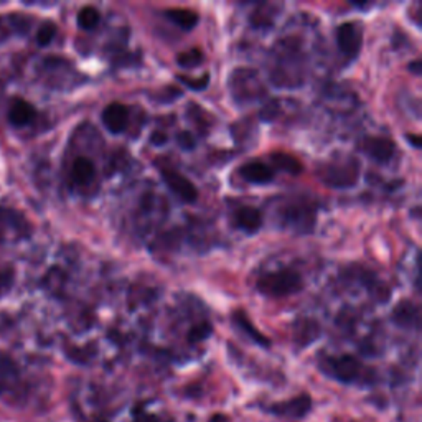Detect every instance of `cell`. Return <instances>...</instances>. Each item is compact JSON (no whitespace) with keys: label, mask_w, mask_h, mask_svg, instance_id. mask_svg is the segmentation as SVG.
I'll use <instances>...</instances> for the list:
<instances>
[{"label":"cell","mask_w":422,"mask_h":422,"mask_svg":"<svg viewBox=\"0 0 422 422\" xmlns=\"http://www.w3.org/2000/svg\"><path fill=\"white\" fill-rule=\"evenodd\" d=\"M256 287L267 297H286V295L297 294L299 291H302L304 279L299 271L284 267V269L262 274L257 279Z\"/></svg>","instance_id":"obj_1"},{"label":"cell","mask_w":422,"mask_h":422,"mask_svg":"<svg viewBox=\"0 0 422 422\" xmlns=\"http://www.w3.org/2000/svg\"><path fill=\"white\" fill-rule=\"evenodd\" d=\"M324 370L341 383H355L363 376L365 368L353 355H340V357H330L324 361Z\"/></svg>","instance_id":"obj_2"},{"label":"cell","mask_w":422,"mask_h":422,"mask_svg":"<svg viewBox=\"0 0 422 422\" xmlns=\"http://www.w3.org/2000/svg\"><path fill=\"white\" fill-rule=\"evenodd\" d=\"M284 221L299 233H310L315 224V207L307 202H292L284 208Z\"/></svg>","instance_id":"obj_3"},{"label":"cell","mask_w":422,"mask_h":422,"mask_svg":"<svg viewBox=\"0 0 422 422\" xmlns=\"http://www.w3.org/2000/svg\"><path fill=\"white\" fill-rule=\"evenodd\" d=\"M337 45L341 55L355 60L363 45V28L360 23L345 22L337 28Z\"/></svg>","instance_id":"obj_4"},{"label":"cell","mask_w":422,"mask_h":422,"mask_svg":"<svg viewBox=\"0 0 422 422\" xmlns=\"http://www.w3.org/2000/svg\"><path fill=\"white\" fill-rule=\"evenodd\" d=\"M160 172L165 185L169 187V190L172 191L175 196H178V198L185 203L196 202V198H198V190H196V187L188 180L185 175H182L175 169H167V167H164Z\"/></svg>","instance_id":"obj_5"},{"label":"cell","mask_w":422,"mask_h":422,"mask_svg":"<svg viewBox=\"0 0 422 422\" xmlns=\"http://www.w3.org/2000/svg\"><path fill=\"white\" fill-rule=\"evenodd\" d=\"M358 178V164L348 162L344 165H328L321 172V180L333 188H345L353 187V183Z\"/></svg>","instance_id":"obj_6"},{"label":"cell","mask_w":422,"mask_h":422,"mask_svg":"<svg viewBox=\"0 0 422 422\" xmlns=\"http://www.w3.org/2000/svg\"><path fill=\"white\" fill-rule=\"evenodd\" d=\"M360 149L376 164H388L396 154L394 142L388 137H366L361 140Z\"/></svg>","instance_id":"obj_7"},{"label":"cell","mask_w":422,"mask_h":422,"mask_svg":"<svg viewBox=\"0 0 422 422\" xmlns=\"http://www.w3.org/2000/svg\"><path fill=\"white\" fill-rule=\"evenodd\" d=\"M231 223L233 226L246 233V235H256L259 229L262 228V215L257 208L249 207V204H241L233 210L231 213Z\"/></svg>","instance_id":"obj_8"},{"label":"cell","mask_w":422,"mask_h":422,"mask_svg":"<svg viewBox=\"0 0 422 422\" xmlns=\"http://www.w3.org/2000/svg\"><path fill=\"white\" fill-rule=\"evenodd\" d=\"M103 124L111 134H123L129 124V109L123 103H111L103 111Z\"/></svg>","instance_id":"obj_9"},{"label":"cell","mask_w":422,"mask_h":422,"mask_svg":"<svg viewBox=\"0 0 422 422\" xmlns=\"http://www.w3.org/2000/svg\"><path fill=\"white\" fill-rule=\"evenodd\" d=\"M238 172H240L242 180L253 183V185H267V183L273 182L275 177L274 170L271 169L269 165L257 160L246 162V164H242L240 169H238Z\"/></svg>","instance_id":"obj_10"},{"label":"cell","mask_w":422,"mask_h":422,"mask_svg":"<svg viewBox=\"0 0 422 422\" xmlns=\"http://www.w3.org/2000/svg\"><path fill=\"white\" fill-rule=\"evenodd\" d=\"M312 409V399L308 394H299L297 398H292L286 403L275 404L273 408V412L277 416L294 417V419H302L307 416V412Z\"/></svg>","instance_id":"obj_11"},{"label":"cell","mask_w":422,"mask_h":422,"mask_svg":"<svg viewBox=\"0 0 422 422\" xmlns=\"http://www.w3.org/2000/svg\"><path fill=\"white\" fill-rule=\"evenodd\" d=\"M392 321L404 328L419 327V308L409 300H401L392 310Z\"/></svg>","instance_id":"obj_12"},{"label":"cell","mask_w":422,"mask_h":422,"mask_svg":"<svg viewBox=\"0 0 422 422\" xmlns=\"http://www.w3.org/2000/svg\"><path fill=\"white\" fill-rule=\"evenodd\" d=\"M36 111L30 103L25 101V99H14L8 107V123L15 127H23L28 125L35 119Z\"/></svg>","instance_id":"obj_13"},{"label":"cell","mask_w":422,"mask_h":422,"mask_svg":"<svg viewBox=\"0 0 422 422\" xmlns=\"http://www.w3.org/2000/svg\"><path fill=\"white\" fill-rule=\"evenodd\" d=\"M233 324H235L236 328H240L241 332H244L246 335L251 338V340L256 341L257 345H261V346H269L271 345L269 338L262 335V333L259 332L256 327H254L253 321H251L248 319V315H246V312H242V310L233 312Z\"/></svg>","instance_id":"obj_14"},{"label":"cell","mask_w":422,"mask_h":422,"mask_svg":"<svg viewBox=\"0 0 422 422\" xmlns=\"http://www.w3.org/2000/svg\"><path fill=\"white\" fill-rule=\"evenodd\" d=\"M96 175V167L87 157H78L71 167V178L76 185H87Z\"/></svg>","instance_id":"obj_15"},{"label":"cell","mask_w":422,"mask_h":422,"mask_svg":"<svg viewBox=\"0 0 422 422\" xmlns=\"http://www.w3.org/2000/svg\"><path fill=\"white\" fill-rule=\"evenodd\" d=\"M165 17L170 22L178 25L182 30H193L200 20L196 12L187 10V8H169V10H165Z\"/></svg>","instance_id":"obj_16"},{"label":"cell","mask_w":422,"mask_h":422,"mask_svg":"<svg viewBox=\"0 0 422 422\" xmlns=\"http://www.w3.org/2000/svg\"><path fill=\"white\" fill-rule=\"evenodd\" d=\"M273 164L275 165V169L281 170V172L292 175H299L304 170V165L300 164L297 158L289 156V154H282V152L274 154Z\"/></svg>","instance_id":"obj_17"},{"label":"cell","mask_w":422,"mask_h":422,"mask_svg":"<svg viewBox=\"0 0 422 422\" xmlns=\"http://www.w3.org/2000/svg\"><path fill=\"white\" fill-rule=\"evenodd\" d=\"M99 22H101V15L96 7L86 6L78 12V25L83 30H94Z\"/></svg>","instance_id":"obj_18"},{"label":"cell","mask_w":422,"mask_h":422,"mask_svg":"<svg viewBox=\"0 0 422 422\" xmlns=\"http://www.w3.org/2000/svg\"><path fill=\"white\" fill-rule=\"evenodd\" d=\"M203 61V52L198 48H191L188 52H182L177 56V63L182 68H195Z\"/></svg>","instance_id":"obj_19"},{"label":"cell","mask_w":422,"mask_h":422,"mask_svg":"<svg viewBox=\"0 0 422 422\" xmlns=\"http://www.w3.org/2000/svg\"><path fill=\"white\" fill-rule=\"evenodd\" d=\"M55 35H56L55 23L52 22L43 23L39 28V32H36V43H39L40 47H47V45L52 43V40L55 39Z\"/></svg>","instance_id":"obj_20"},{"label":"cell","mask_w":422,"mask_h":422,"mask_svg":"<svg viewBox=\"0 0 422 422\" xmlns=\"http://www.w3.org/2000/svg\"><path fill=\"white\" fill-rule=\"evenodd\" d=\"M211 333H213L211 325L208 324V321H203V324L195 325V327L188 332V340H190L191 344H196V341L207 340Z\"/></svg>","instance_id":"obj_21"},{"label":"cell","mask_w":422,"mask_h":422,"mask_svg":"<svg viewBox=\"0 0 422 422\" xmlns=\"http://www.w3.org/2000/svg\"><path fill=\"white\" fill-rule=\"evenodd\" d=\"M178 79H180L183 85L190 87V89H193V91H202V89H204V87L208 86V83H210V74L204 73L203 76L198 79V81H191V79L188 78V76H178Z\"/></svg>","instance_id":"obj_22"},{"label":"cell","mask_w":422,"mask_h":422,"mask_svg":"<svg viewBox=\"0 0 422 422\" xmlns=\"http://www.w3.org/2000/svg\"><path fill=\"white\" fill-rule=\"evenodd\" d=\"M12 284H14V271L10 267L0 271V295L7 294L10 291Z\"/></svg>","instance_id":"obj_23"},{"label":"cell","mask_w":422,"mask_h":422,"mask_svg":"<svg viewBox=\"0 0 422 422\" xmlns=\"http://www.w3.org/2000/svg\"><path fill=\"white\" fill-rule=\"evenodd\" d=\"M177 140H178V145H180L182 149H185V150H193L195 149V139L190 132H187V131L178 132Z\"/></svg>","instance_id":"obj_24"},{"label":"cell","mask_w":422,"mask_h":422,"mask_svg":"<svg viewBox=\"0 0 422 422\" xmlns=\"http://www.w3.org/2000/svg\"><path fill=\"white\" fill-rule=\"evenodd\" d=\"M136 422H158V419H157V416L147 414V412H142V414L136 417Z\"/></svg>","instance_id":"obj_25"},{"label":"cell","mask_w":422,"mask_h":422,"mask_svg":"<svg viewBox=\"0 0 422 422\" xmlns=\"http://www.w3.org/2000/svg\"><path fill=\"white\" fill-rule=\"evenodd\" d=\"M165 140H167V136H165L164 132H156V134H154V136H152V142H154V144L162 145Z\"/></svg>","instance_id":"obj_26"},{"label":"cell","mask_w":422,"mask_h":422,"mask_svg":"<svg viewBox=\"0 0 422 422\" xmlns=\"http://www.w3.org/2000/svg\"><path fill=\"white\" fill-rule=\"evenodd\" d=\"M406 139L409 142H412V147H414V149H419L421 147V139L417 136H411V134H408Z\"/></svg>","instance_id":"obj_27"},{"label":"cell","mask_w":422,"mask_h":422,"mask_svg":"<svg viewBox=\"0 0 422 422\" xmlns=\"http://www.w3.org/2000/svg\"><path fill=\"white\" fill-rule=\"evenodd\" d=\"M409 70L414 71L416 74H421V61H412V63H409Z\"/></svg>","instance_id":"obj_28"},{"label":"cell","mask_w":422,"mask_h":422,"mask_svg":"<svg viewBox=\"0 0 422 422\" xmlns=\"http://www.w3.org/2000/svg\"><path fill=\"white\" fill-rule=\"evenodd\" d=\"M211 422H228V419L223 414H215L211 417Z\"/></svg>","instance_id":"obj_29"}]
</instances>
